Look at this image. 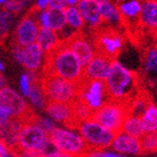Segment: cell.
<instances>
[{"label":"cell","instance_id":"19","mask_svg":"<svg viewBox=\"0 0 157 157\" xmlns=\"http://www.w3.org/2000/svg\"><path fill=\"white\" fill-rule=\"evenodd\" d=\"M141 5L139 23L153 33L157 29V0H143Z\"/></svg>","mask_w":157,"mask_h":157},{"label":"cell","instance_id":"21","mask_svg":"<svg viewBox=\"0 0 157 157\" xmlns=\"http://www.w3.org/2000/svg\"><path fill=\"white\" fill-rule=\"evenodd\" d=\"M29 73L33 80L32 87H31V92L29 95V101L38 109H45L48 101L45 96L42 84H40V74L36 73V72H29Z\"/></svg>","mask_w":157,"mask_h":157},{"label":"cell","instance_id":"22","mask_svg":"<svg viewBox=\"0 0 157 157\" xmlns=\"http://www.w3.org/2000/svg\"><path fill=\"white\" fill-rule=\"evenodd\" d=\"M36 44L38 45L44 54H49L52 52L59 44H60V39L56 32L52 29H39L38 35H37Z\"/></svg>","mask_w":157,"mask_h":157},{"label":"cell","instance_id":"27","mask_svg":"<svg viewBox=\"0 0 157 157\" xmlns=\"http://www.w3.org/2000/svg\"><path fill=\"white\" fill-rule=\"evenodd\" d=\"M64 14H66L67 25L69 27H71L75 32H81L84 29L85 22L76 7H67L64 9Z\"/></svg>","mask_w":157,"mask_h":157},{"label":"cell","instance_id":"49","mask_svg":"<svg viewBox=\"0 0 157 157\" xmlns=\"http://www.w3.org/2000/svg\"><path fill=\"white\" fill-rule=\"evenodd\" d=\"M142 1H143V0H142Z\"/></svg>","mask_w":157,"mask_h":157},{"label":"cell","instance_id":"20","mask_svg":"<svg viewBox=\"0 0 157 157\" xmlns=\"http://www.w3.org/2000/svg\"><path fill=\"white\" fill-rule=\"evenodd\" d=\"M23 121L19 119H11L6 125L0 128V141L3 142L10 150L17 147V136Z\"/></svg>","mask_w":157,"mask_h":157},{"label":"cell","instance_id":"43","mask_svg":"<svg viewBox=\"0 0 157 157\" xmlns=\"http://www.w3.org/2000/svg\"><path fill=\"white\" fill-rule=\"evenodd\" d=\"M104 155H105V157H125L121 154H117V153L113 152H106V151H104Z\"/></svg>","mask_w":157,"mask_h":157},{"label":"cell","instance_id":"35","mask_svg":"<svg viewBox=\"0 0 157 157\" xmlns=\"http://www.w3.org/2000/svg\"><path fill=\"white\" fill-rule=\"evenodd\" d=\"M11 119H13L11 113L8 109H6L5 107L0 106V128L7 124Z\"/></svg>","mask_w":157,"mask_h":157},{"label":"cell","instance_id":"39","mask_svg":"<svg viewBox=\"0 0 157 157\" xmlns=\"http://www.w3.org/2000/svg\"><path fill=\"white\" fill-rule=\"evenodd\" d=\"M82 157H105L104 151H87Z\"/></svg>","mask_w":157,"mask_h":157},{"label":"cell","instance_id":"42","mask_svg":"<svg viewBox=\"0 0 157 157\" xmlns=\"http://www.w3.org/2000/svg\"><path fill=\"white\" fill-rule=\"evenodd\" d=\"M7 87V80L6 78L2 75V73L0 72V90H2V88Z\"/></svg>","mask_w":157,"mask_h":157},{"label":"cell","instance_id":"48","mask_svg":"<svg viewBox=\"0 0 157 157\" xmlns=\"http://www.w3.org/2000/svg\"><path fill=\"white\" fill-rule=\"evenodd\" d=\"M8 1H9V0H0V5H3V6H5L6 3L8 2Z\"/></svg>","mask_w":157,"mask_h":157},{"label":"cell","instance_id":"47","mask_svg":"<svg viewBox=\"0 0 157 157\" xmlns=\"http://www.w3.org/2000/svg\"><path fill=\"white\" fill-rule=\"evenodd\" d=\"M3 69H5V66H3L2 62H0V72H2V71H3Z\"/></svg>","mask_w":157,"mask_h":157},{"label":"cell","instance_id":"34","mask_svg":"<svg viewBox=\"0 0 157 157\" xmlns=\"http://www.w3.org/2000/svg\"><path fill=\"white\" fill-rule=\"evenodd\" d=\"M35 121L37 122V124L42 128L43 130H45L47 133H49L52 130H54L55 128L57 127V123H55L54 121L48 117H39V116H36V119Z\"/></svg>","mask_w":157,"mask_h":157},{"label":"cell","instance_id":"23","mask_svg":"<svg viewBox=\"0 0 157 157\" xmlns=\"http://www.w3.org/2000/svg\"><path fill=\"white\" fill-rule=\"evenodd\" d=\"M47 11V20H48V29L59 33L67 26L64 9H54L48 8Z\"/></svg>","mask_w":157,"mask_h":157},{"label":"cell","instance_id":"45","mask_svg":"<svg viewBox=\"0 0 157 157\" xmlns=\"http://www.w3.org/2000/svg\"><path fill=\"white\" fill-rule=\"evenodd\" d=\"M7 157H19L17 156V152H15L14 150H11L9 152V154H8V156Z\"/></svg>","mask_w":157,"mask_h":157},{"label":"cell","instance_id":"50","mask_svg":"<svg viewBox=\"0 0 157 157\" xmlns=\"http://www.w3.org/2000/svg\"><path fill=\"white\" fill-rule=\"evenodd\" d=\"M156 45H157V44H156Z\"/></svg>","mask_w":157,"mask_h":157},{"label":"cell","instance_id":"2","mask_svg":"<svg viewBox=\"0 0 157 157\" xmlns=\"http://www.w3.org/2000/svg\"><path fill=\"white\" fill-rule=\"evenodd\" d=\"M83 67L66 42L45 55L40 75H55L78 84L83 78Z\"/></svg>","mask_w":157,"mask_h":157},{"label":"cell","instance_id":"16","mask_svg":"<svg viewBox=\"0 0 157 157\" xmlns=\"http://www.w3.org/2000/svg\"><path fill=\"white\" fill-rule=\"evenodd\" d=\"M75 7L81 13L85 24H87L92 31H96L103 25L97 0H80Z\"/></svg>","mask_w":157,"mask_h":157},{"label":"cell","instance_id":"9","mask_svg":"<svg viewBox=\"0 0 157 157\" xmlns=\"http://www.w3.org/2000/svg\"><path fill=\"white\" fill-rule=\"evenodd\" d=\"M36 116L22 123L19 136H17V148L39 152L47 143L48 133L37 124V122L35 121Z\"/></svg>","mask_w":157,"mask_h":157},{"label":"cell","instance_id":"8","mask_svg":"<svg viewBox=\"0 0 157 157\" xmlns=\"http://www.w3.org/2000/svg\"><path fill=\"white\" fill-rule=\"evenodd\" d=\"M128 113L127 107L123 104L107 101L103 107L94 111L92 119L116 135L121 132V127Z\"/></svg>","mask_w":157,"mask_h":157},{"label":"cell","instance_id":"18","mask_svg":"<svg viewBox=\"0 0 157 157\" xmlns=\"http://www.w3.org/2000/svg\"><path fill=\"white\" fill-rule=\"evenodd\" d=\"M110 147L115 152L121 153V154H142L140 139H135V137L130 136L123 132H119L115 135V139H113Z\"/></svg>","mask_w":157,"mask_h":157},{"label":"cell","instance_id":"33","mask_svg":"<svg viewBox=\"0 0 157 157\" xmlns=\"http://www.w3.org/2000/svg\"><path fill=\"white\" fill-rule=\"evenodd\" d=\"M32 78L29 75V73H23L20 78L19 81V85H20V90H21V93L24 97H29V92H31V87H32Z\"/></svg>","mask_w":157,"mask_h":157},{"label":"cell","instance_id":"5","mask_svg":"<svg viewBox=\"0 0 157 157\" xmlns=\"http://www.w3.org/2000/svg\"><path fill=\"white\" fill-rule=\"evenodd\" d=\"M76 131L85 142L88 151H104L110 147L115 134L93 119H87L80 122Z\"/></svg>","mask_w":157,"mask_h":157},{"label":"cell","instance_id":"6","mask_svg":"<svg viewBox=\"0 0 157 157\" xmlns=\"http://www.w3.org/2000/svg\"><path fill=\"white\" fill-rule=\"evenodd\" d=\"M48 139L59 152L82 157L88 151L85 142L78 131L68 128L56 127L48 133Z\"/></svg>","mask_w":157,"mask_h":157},{"label":"cell","instance_id":"11","mask_svg":"<svg viewBox=\"0 0 157 157\" xmlns=\"http://www.w3.org/2000/svg\"><path fill=\"white\" fill-rule=\"evenodd\" d=\"M38 10L33 7L29 12L20 20L19 24L14 31L15 45L20 47H26L36 43L39 32V25L37 21Z\"/></svg>","mask_w":157,"mask_h":157},{"label":"cell","instance_id":"7","mask_svg":"<svg viewBox=\"0 0 157 157\" xmlns=\"http://www.w3.org/2000/svg\"><path fill=\"white\" fill-rule=\"evenodd\" d=\"M78 99L83 101L93 113L98 110L109 101L105 82L83 78L78 83Z\"/></svg>","mask_w":157,"mask_h":157},{"label":"cell","instance_id":"12","mask_svg":"<svg viewBox=\"0 0 157 157\" xmlns=\"http://www.w3.org/2000/svg\"><path fill=\"white\" fill-rule=\"evenodd\" d=\"M68 44L69 48L78 58L83 69L92 61L95 56V50L93 45L90 42V38L82 32H75L69 39L64 40Z\"/></svg>","mask_w":157,"mask_h":157},{"label":"cell","instance_id":"36","mask_svg":"<svg viewBox=\"0 0 157 157\" xmlns=\"http://www.w3.org/2000/svg\"><path fill=\"white\" fill-rule=\"evenodd\" d=\"M17 156L19 157H43L39 154V152L36 151H29V150H21V148H15Z\"/></svg>","mask_w":157,"mask_h":157},{"label":"cell","instance_id":"3","mask_svg":"<svg viewBox=\"0 0 157 157\" xmlns=\"http://www.w3.org/2000/svg\"><path fill=\"white\" fill-rule=\"evenodd\" d=\"M92 45L95 54L101 55L107 58L115 60L124 44V38L117 29L111 26H103L96 31H93Z\"/></svg>","mask_w":157,"mask_h":157},{"label":"cell","instance_id":"4","mask_svg":"<svg viewBox=\"0 0 157 157\" xmlns=\"http://www.w3.org/2000/svg\"><path fill=\"white\" fill-rule=\"evenodd\" d=\"M40 84L48 101L72 104L78 98V84L55 75H40Z\"/></svg>","mask_w":157,"mask_h":157},{"label":"cell","instance_id":"40","mask_svg":"<svg viewBox=\"0 0 157 157\" xmlns=\"http://www.w3.org/2000/svg\"><path fill=\"white\" fill-rule=\"evenodd\" d=\"M10 151L11 150H10L9 147H8L3 142L0 141V157H7Z\"/></svg>","mask_w":157,"mask_h":157},{"label":"cell","instance_id":"14","mask_svg":"<svg viewBox=\"0 0 157 157\" xmlns=\"http://www.w3.org/2000/svg\"><path fill=\"white\" fill-rule=\"evenodd\" d=\"M111 61H113L111 59L96 54L92 59V61L84 68L83 78L87 80L105 81L110 70Z\"/></svg>","mask_w":157,"mask_h":157},{"label":"cell","instance_id":"15","mask_svg":"<svg viewBox=\"0 0 157 157\" xmlns=\"http://www.w3.org/2000/svg\"><path fill=\"white\" fill-rule=\"evenodd\" d=\"M45 60V54L42 48L34 44L26 46L22 49V57L20 64H22L29 72H38L43 68Z\"/></svg>","mask_w":157,"mask_h":157},{"label":"cell","instance_id":"32","mask_svg":"<svg viewBox=\"0 0 157 157\" xmlns=\"http://www.w3.org/2000/svg\"><path fill=\"white\" fill-rule=\"evenodd\" d=\"M31 0H9L5 5V10L12 14H19L26 8Z\"/></svg>","mask_w":157,"mask_h":157},{"label":"cell","instance_id":"28","mask_svg":"<svg viewBox=\"0 0 157 157\" xmlns=\"http://www.w3.org/2000/svg\"><path fill=\"white\" fill-rule=\"evenodd\" d=\"M13 17L12 13L8 12L5 9L0 11V44H2L9 36L10 29L13 24Z\"/></svg>","mask_w":157,"mask_h":157},{"label":"cell","instance_id":"26","mask_svg":"<svg viewBox=\"0 0 157 157\" xmlns=\"http://www.w3.org/2000/svg\"><path fill=\"white\" fill-rule=\"evenodd\" d=\"M141 122L144 133H152L157 131V106L154 103L151 104L141 116Z\"/></svg>","mask_w":157,"mask_h":157},{"label":"cell","instance_id":"38","mask_svg":"<svg viewBox=\"0 0 157 157\" xmlns=\"http://www.w3.org/2000/svg\"><path fill=\"white\" fill-rule=\"evenodd\" d=\"M48 8H54V9H66L67 5L63 0H52Z\"/></svg>","mask_w":157,"mask_h":157},{"label":"cell","instance_id":"41","mask_svg":"<svg viewBox=\"0 0 157 157\" xmlns=\"http://www.w3.org/2000/svg\"><path fill=\"white\" fill-rule=\"evenodd\" d=\"M47 157H78L75 156V155H72V154H68V153H63V152H56L54 153L52 155H49Z\"/></svg>","mask_w":157,"mask_h":157},{"label":"cell","instance_id":"25","mask_svg":"<svg viewBox=\"0 0 157 157\" xmlns=\"http://www.w3.org/2000/svg\"><path fill=\"white\" fill-rule=\"evenodd\" d=\"M118 8H119L121 17L123 20V25H124V22L128 20L130 21H133L134 19L139 20L142 5L140 0H127L124 2L120 3Z\"/></svg>","mask_w":157,"mask_h":157},{"label":"cell","instance_id":"31","mask_svg":"<svg viewBox=\"0 0 157 157\" xmlns=\"http://www.w3.org/2000/svg\"><path fill=\"white\" fill-rule=\"evenodd\" d=\"M142 154L157 152V131L152 133H144L140 139Z\"/></svg>","mask_w":157,"mask_h":157},{"label":"cell","instance_id":"44","mask_svg":"<svg viewBox=\"0 0 157 157\" xmlns=\"http://www.w3.org/2000/svg\"><path fill=\"white\" fill-rule=\"evenodd\" d=\"M63 1L66 2L67 7H75L80 0H63Z\"/></svg>","mask_w":157,"mask_h":157},{"label":"cell","instance_id":"30","mask_svg":"<svg viewBox=\"0 0 157 157\" xmlns=\"http://www.w3.org/2000/svg\"><path fill=\"white\" fill-rule=\"evenodd\" d=\"M72 109H73V116L74 119H75L76 123H80L84 120H87V119H91L92 116H93V111L85 105L82 101L78 99L72 104Z\"/></svg>","mask_w":157,"mask_h":157},{"label":"cell","instance_id":"13","mask_svg":"<svg viewBox=\"0 0 157 157\" xmlns=\"http://www.w3.org/2000/svg\"><path fill=\"white\" fill-rule=\"evenodd\" d=\"M48 118H50L55 123H61L64 128L76 130L78 123L73 116L72 105L57 101H48L44 109Z\"/></svg>","mask_w":157,"mask_h":157},{"label":"cell","instance_id":"17","mask_svg":"<svg viewBox=\"0 0 157 157\" xmlns=\"http://www.w3.org/2000/svg\"><path fill=\"white\" fill-rule=\"evenodd\" d=\"M97 2L103 25L109 24L108 26L115 27L117 29L119 26H122L123 20L121 17L118 5L113 0H97Z\"/></svg>","mask_w":157,"mask_h":157},{"label":"cell","instance_id":"46","mask_svg":"<svg viewBox=\"0 0 157 157\" xmlns=\"http://www.w3.org/2000/svg\"><path fill=\"white\" fill-rule=\"evenodd\" d=\"M153 34V36H154V38H155V40H156V43H155V44H157V29H155L154 32L152 33Z\"/></svg>","mask_w":157,"mask_h":157},{"label":"cell","instance_id":"24","mask_svg":"<svg viewBox=\"0 0 157 157\" xmlns=\"http://www.w3.org/2000/svg\"><path fill=\"white\" fill-rule=\"evenodd\" d=\"M121 132L135 137V139H141L143 136V134H144L141 118L136 117V116L128 115L122 123Z\"/></svg>","mask_w":157,"mask_h":157},{"label":"cell","instance_id":"37","mask_svg":"<svg viewBox=\"0 0 157 157\" xmlns=\"http://www.w3.org/2000/svg\"><path fill=\"white\" fill-rule=\"evenodd\" d=\"M52 2V0H37L35 8L38 11H44V10L48 9V7L50 6V3Z\"/></svg>","mask_w":157,"mask_h":157},{"label":"cell","instance_id":"1","mask_svg":"<svg viewBox=\"0 0 157 157\" xmlns=\"http://www.w3.org/2000/svg\"><path fill=\"white\" fill-rule=\"evenodd\" d=\"M104 82L109 101L123 104L127 107L128 113L132 101L144 91L140 76L125 68L117 59L111 61L109 73Z\"/></svg>","mask_w":157,"mask_h":157},{"label":"cell","instance_id":"10","mask_svg":"<svg viewBox=\"0 0 157 157\" xmlns=\"http://www.w3.org/2000/svg\"><path fill=\"white\" fill-rule=\"evenodd\" d=\"M0 106L8 109L13 119H19L23 122L36 116L23 96L8 86L0 90Z\"/></svg>","mask_w":157,"mask_h":157},{"label":"cell","instance_id":"29","mask_svg":"<svg viewBox=\"0 0 157 157\" xmlns=\"http://www.w3.org/2000/svg\"><path fill=\"white\" fill-rule=\"evenodd\" d=\"M144 70L148 74H157V45H153L145 52Z\"/></svg>","mask_w":157,"mask_h":157}]
</instances>
